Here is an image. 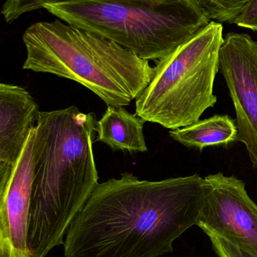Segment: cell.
<instances>
[{
	"label": "cell",
	"mask_w": 257,
	"mask_h": 257,
	"mask_svg": "<svg viewBox=\"0 0 257 257\" xmlns=\"http://www.w3.org/2000/svg\"><path fill=\"white\" fill-rule=\"evenodd\" d=\"M205 199L199 174L142 181L125 172L98 184L72 221L65 257H159L198 226Z\"/></svg>",
	"instance_id": "cell-1"
},
{
	"label": "cell",
	"mask_w": 257,
	"mask_h": 257,
	"mask_svg": "<svg viewBox=\"0 0 257 257\" xmlns=\"http://www.w3.org/2000/svg\"><path fill=\"white\" fill-rule=\"evenodd\" d=\"M44 9L148 61L167 57L211 22L194 0H69Z\"/></svg>",
	"instance_id": "cell-4"
},
{
	"label": "cell",
	"mask_w": 257,
	"mask_h": 257,
	"mask_svg": "<svg viewBox=\"0 0 257 257\" xmlns=\"http://www.w3.org/2000/svg\"><path fill=\"white\" fill-rule=\"evenodd\" d=\"M40 112L25 88L0 84V188L10 178Z\"/></svg>",
	"instance_id": "cell-9"
},
{
	"label": "cell",
	"mask_w": 257,
	"mask_h": 257,
	"mask_svg": "<svg viewBox=\"0 0 257 257\" xmlns=\"http://www.w3.org/2000/svg\"><path fill=\"white\" fill-rule=\"evenodd\" d=\"M232 24L257 32V0H250Z\"/></svg>",
	"instance_id": "cell-15"
},
{
	"label": "cell",
	"mask_w": 257,
	"mask_h": 257,
	"mask_svg": "<svg viewBox=\"0 0 257 257\" xmlns=\"http://www.w3.org/2000/svg\"><path fill=\"white\" fill-rule=\"evenodd\" d=\"M204 181L205 199L198 226L257 256V205L247 194L245 183L221 172L207 175Z\"/></svg>",
	"instance_id": "cell-6"
},
{
	"label": "cell",
	"mask_w": 257,
	"mask_h": 257,
	"mask_svg": "<svg viewBox=\"0 0 257 257\" xmlns=\"http://www.w3.org/2000/svg\"><path fill=\"white\" fill-rule=\"evenodd\" d=\"M64 1L69 0H6L1 14L6 23L12 24L26 14L45 9L52 3Z\"/></svg>",
	"instance_id": "cell-13"
},
{
	"label": "cell",
	"mask_w": 257,
	"mask_h": 257,
	"mask_svg": "<svg viewBox=\"0 0 257 257\" xmlns=\"http://www.w3.org/2000/svg\"><path fill=\"white\" fill-rule=\"evenodd\" d=\"M27 51L23 69L72 80L107 106L137 99L154 75L149 61L110 39L59 19L39 21L22 36Z\"/></svg>",
	"instance_id": "cell-3"
},
{
	"label": "cell",
	"mask_w": 257,
	"mask_h": 257,
	"mask_svg": "<svg viewBox=\"0 0 257 257\" xmlns=\"http://www.w3.org/2000/svg\"><path fill=\"white\" fill-rule=\"evenodd\" d=\"M223 41V25L211 21L194 37L158 60L150 83L136 99V114L170 130L199 121L217 102L214 87Z\"/></svg>",
	"instance_id": "cell-5"
},
{
	"label": "cell",
	"mask_w": 257,
	"mask_h": 257,
	"mask_svg": "<svg viewBox=\"0 0 257 257\" xmlns=\"http://www.w3.org/2000/svg\"><path fill=\"white\" fill-rule=\"evenodd\" d=\"M207 235L219 257H257L233 241L214 234L208 233Z\"/></svg>",
	"instance_id": "cell-14"
},
{
	"label": "cell",
	"mask_w": 257,
	"mask_h": 257,
	"mask_svg": "<svg viewBox=\"0 0 257 257\" xmlns=\"http://www.w3.org/2000/svg\"><path fill=\"white\" fill-rule=\"evenodd\" d=\"M218 63L235 108L237 142L245 145L257 169V42L244 33H228Z\"/></svg>",
	"instance_id": "cell-7"
},
{
	"label": "cell",
	"mask_w": 257,
	"mask_h": 257,
	"mask_svg": "<svg viewBox=\"0 0 257 257\" xmlns=\"http://www.w3.org/2000/svg\"><path fill=\"white\" fill-rule=\"evenodd\" d=\"M145 121L123 107L109 105L97 122L96 142H103L113 151L144 153L148 151L143 134Z\"/></svg>",
	"instance_id": "cell-10"
},
{
	"label": "cell",
	"mask_w": 257,
	"mask_h": 257,
	"mask_svg": "<svg viewBox=\"0 0 257 257\" xmlns=\"http://www.w3.org/2000/svg\"><path fill=\"white\" fill-rule=\"evenodd\" d=\"M169 136L187 148L202 151L208 147L227 146L237 142L238 128L229 115L216 114L190 126L170 130Z\"/></svg>",
	"instance_id": "cell-11"
},
{
	"label": "cell",
	"mask_w": 257,
	"mask_h": 257,
	"mask_svg": "<svg viewBox=\"0 0 257 257\" xmlns=\"http://www.w3.org/2000/svg\"><path fill=\"white\" fill-rule=\"evenodd\" d=\"M36 126L4 187L0 188V257H30L27 229L34 170Z\"/></svg>",
	"instance_id": "cell-8"
},
{
	"label": "cell",
	"mask_w": 257,
	"mask_h": 257,
	"mask_svg": "<svg viewBox=\"0 0 257 257\" xmlns=\"http://www.w3.org/2000/svg\"><path fill=\"white\" fill-rule=\"evenodd\" d=\"M96 116L77 107L41 111L27 229L30 257L63 244L72 221L98 185L94 156Z\"/></svg>",
	"instance_id": "cell-2"
},
{
	"label": "cell",
	"mask_w": 257,
	"mask_h": 257,
	"mask_svg": "<svg viewBox=\"0 0 257 257\" xmlns=\"http://www.w3.org/2000/svg\"><path fill=\"white\" fill-rule=\"evenodd\" d=\"M211 21L232 24L250 0H194Z\"/></svg>",
	"instance_id": "cell-12"
}]
</instances>
